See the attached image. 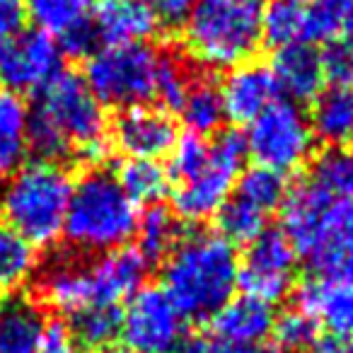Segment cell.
I'll use <instances>...</instances> for the list:
<instances>
[{
  "instance_id": "6da1fadb",
  "label": "cell",
  "mask_w": 353,
  "mask_h": 353,
  "mask_svg": "<svg viewBox=\"0 0 353 353\" xmlns=\"http://www.w3.org/2000/svg\"><path fill=\"white\" fill-rule=\"evenodd\" d=\"M109 150V119L78 73L61 70L30 107V152L63 165L70 157L99 162Z\"/></svg>"
},
{
  "instance_id": "7a4b0ae2",
  "label": "cell",
  "mask_w": 353,
  "mask_h": 353,
  "mask_svg": "<svg viewBox=\"0 0 353 353\" xmlns=\"http://www.w3.org/2000/svg\"><path fill=\"white\" fill-rule=\"evenodd\" d=\"M281 218L283 235L314 276L353 281V201L332 199L307 179L288 189Z\"/></svg>"
},
{
  "instance_id": "3957f363",
  "label": "cell",
  "mask_w": 353,
  "mask_h": 353,
  "mask_svg": "<svg viewBox=\"0 0 353 353\" xmlns=\"http://www.w3.org/2000/svg\"><path fill=\"white\" fill-rule=\"evenodd\" d=\"M240 259L221 235L192 232L176 242L162 264V285L184 319H213L237 290Z\"/></svg>"
},
{
  "instance_id": "277c9868",
  "label": "cell",
  "mask_w": 353,
  "mask_h": 353,
  "mask_svg": "<svg viewBox=\"0 0 353 353\" xmlns=\"http://www.w3.org/2000/svg\"><path fill=\"white\" fill-rule=\"evenodd\" d=\"M261 0H194L182 22L187 54L206 68H235L264 44Z\"/></svg>"
},
{
  "instance_id": "5b68a950",
  "label": "cell",
  "mask_w": 353,
  "mask_h": 353,
  "mask_svg": "<svg viewBox=\"0 0 353 353\" xmlns=\"http://www.w3.org/2000/svg\"><path fill=\"white\" fill-rule=\"evenodd\" d=\"M136 225L138 206L112 172L92 167L73 184L63 237L75 252L104 254L126 247L136 235Z\"/></svg>"
},
{
  "instance_id": "8992f818",
  "label": "cell",
  "mask_w": 353,
  "mask_h": 353,
  "mask_svg": "<svg viewBox=\"0 0 353 353\" xmlns=\"http://www.w3.org/2000/svg\"><path fill=\"white\" fill-rule=\"evenodd\" d=\"M73 176L59 162L32 160L8 176L0 208L12 230L39 247H51L63 235Z\"/></svg>"
},
{
  "instance_id": "52a82bcc",
  "label": "cell",
  "mask_w": 353,
  "mask_h": 353,
  "mask_svg": "<svg viewBox=\"0 0 353 353\" xmlns=\"http://www.w3.org/2000/svg\"><path fill=\"white\" fill-rule=\"evenodd\" d=\"M165 51L152 44L97 46L85 63V83L102 107L119 112L155 102L157 78Z\"/></svg>"
},
{
  "instance_id": "ba28073f",
  "label": "cell",
  "mask_w": 353,
  "mask_h": 353,
  "mask_svg": "<svg viewBox=\"0 0 353 353\" xmlns=\"http://www.w3.org/2000/svg\"><path fill=\"white\" fill-rule=\"evenodd\" d=\"M247 155L259 167L288 176L312 157L314 133L303 107L288 99H276L254 121L247 123Z\"/></svg>"
},
{
  "instance_id": "9c48e42d",
  "label": "cell",
  "mask_w": 353,
  "mask_h": 353,
  "mask_svg": "<svg viewBox=\"0 0 353 353\" xmlns=\"http://www.w3.org/2000/svg\"><path fill=\"white\" fill-rule=\"evenodd\" d=\"M247 148L240 133L223 131L211 138L208 160L192 179L176 184L172 206L179 221L201 223L216 216V211L230 199L242 170H245Z\"/></svg>"
},
{
  "instance_id": "30bf717a",
  "label": "cell",
  "mask_w": 353,
  "mask_h": 353,
  "mask_svg": "<svg viewBox=\"0 0 353 353\" xmlns=\"http://www.w3.org/2000/svg\"><path fill=\"white\" fill-rule=\"evenodd\" d=\"M295 269H298V252L293 250L290 240L283 235V230L266 228L247 245L240 261L237 288L247 298L274 307L293 290Z\"/></svg>"
},
{
  "instance_id": "8fae6325",
  "label": "cell",
  "mask_w": 353,
  "mask_h": 353,
  "mask_svg": "<svg viewBox=\"0 0 353 353\" xmlns=\"http://www.w3.org/2000/svg\"><path fill=\"white\" fill-rule=\"evenodd\" d=\"M184 322L165 290L143 285L121 312V339L133 353H174L184 341Z\"/></svg>"
},
{
  "instance_id": "7c38bea8",
  "label": "cell",
  "mask_w": 353,
  "mask_h": 353,
  "mask_svg": "<svg viewBox=\"0 0 353 353\" xmlns=\"http://www.w3.org/2000/svg\"><path fill=\"white\" fill-rule=\"evenodd\" d=\"M61 63L59 44L37 30H22L0 41V85H8V92H39L63 70Z\"/></svg>"
},
{
  "instance_id": "4fadbf2b",
  "label": "cell",
  "mask_w": 353,
  "mask_h": 353,
  "mask_svg": "<svg viewBox=\"0 0 353 353\" xmlns=\"http://www.w3.org/2000/svg\"><path fill=\"white\" fill-rule=\"evenodd\" d=\"M92 6L94 0H25V17L63 54L90 56L97 49Z\"/></svg>"
},
{
  "instance_id": "5bb4252c",
  "label": "cell",
  "mask_w": 353,
  "mask_h": 353,
  "mask_svg": "<svg viewBox=\"0 0 353 353\" xmlns=\"http://www.w3.org/2000/svg\"><path fill=\"white\" fill-rule=\"evenodd\" d=\"M176 138V121L160 107H131L119 112L109 126V141L126 157L136 160H160L170 155Z\"/></svg>"
},
{
  "instance_id": "9a60e30c",
  "label": "cell",
  "mask_w": 353,
  "mask_h": 353,
  "mask_svg": "<svg viewBox=\"0 0 353 353\" xmlns=\"http://www.w3.org/2000/svg\"><path fill=\"white\" fill-rule=\"evenodd\" d=\"M295 310L305 312L314 324H322L332 336L353 339V281L312 279L295 288Z\"/></svg>"
},
{
  "instance_id": "2e32d148",
  "label": "cell",
  "mask_w": 353,
  "mask_h": 353,
  "mask_svg": "<svg viewBox=\"0 0 353 353\" xmlns=\"http://www.w3.org/2000/svg\"><path fill=\"white\" fill-rule=\"evenodd\" d=\"M148 261L143 254L131 247L97 254V259L88 261L90 285H92V303L94 305H114L128 300L143 288L148 276Z\"/></svg>"
},
{
  "instance_id": "e0dca14e",
  "label": "cell",
  "mask_w": 353,
  "mask_h": 353,
  "mask_svg": "<svg viewBox=\"0 0 353 353\" xmlns=\"http://www.w3.org/2000/svg\"><path fill=\"white\" fill-rule=\"evenodd\" d=\"M221 94L225 117L235 123H250L279 99V88L269 65L247 61L228 70L221 83Z\"/></svg>"
},
{
  "instance_id": "ac0fdd59",
  "label": "cell",
  "mask_w": 353,
  "mask_h": 353,
  "mask_svg": "<svg viewBox=\"0 0 353 353\" xmlns=\"http://www.w3.org/2000/svg\"><path fill=\"white\" fill-rule=\"evenodd\" d=\"M274 83L288 102H312L324 90L322 54L312 44H288L276 49L269 65Z\"/></svg>"
},
{
  "instance_id": "d6986e66",
  "label": "cell",
  "mask_w": 353,
  "mask_h": 353,
  "mask_svg": "<svg viewBox=\"0 0 353 353\" xmlns=\"http://www.w3.org/2000/svg\"><path fill=\"white\" fill-rule=\"evenodd\" d=\"M37 300L44 307L68 314V317L94 305L88 261L61 256V259L46 264L39 274V281H37Z\"/></svg>"
},
{
  "instance_id": "ffe728a7",
  "label": "cell",
  "mask_w": 353,
  "mask_h": 353,
  "mask_svg": "<svg viewBox=\"0 0 353 353\" xmlns=\"http://www.w3.org/2000/svg\"><path fill=\"white\" fill-rule=\"evenodd\" d=\"M92 27L102 46L143 44L155 37L160 22L138 0H94Z\"/></svg>"
},
{
  "instance_id": "44dd1931",
  "label": "cell",
  "mask_w": 353,
  "mask_h": 353,
  "mask_svg": "<svg viewBox=\"0 0 353 353\" xmlns=\"http://www.w3.org/2000/svg\"><path fill=\"white\" fill-rule=\"evenodd\" d=\"M274 307L254 298H232L211 319V336L223 346H250V343L269 341L274 329Z\"/></svg>"
},
{
  "instance_id": "7402d4cb",
  "label": "cell",
  "mask_w": 353,
  "mask_h": 353,
  "mask_svg": "<svg viewBox=\"0 0 353 353\" xmlns=\"http://www.w3.org/2000/svg\"><path fill=\"white\" fill-rule=\"evenodd\" d=\"M314 141L336 150L353 148V88L329 85L312 99L310 112Z\"/></svg>"
},
{
  "instance_id": "603a6c76",
  "label": "cell",
  "mask_w": 353,
  "mask_h": 353,
  "mask_svg": "<svg viewBox=\"0 0 353 353\" xmlns=\"http://www.w3.org/2000/svg\"><path fill=\"white\" fill-rule=\"evenodd\" d=\"M30 157V104L22 94L0 92V176H10Z\"/></svg>"
},
{
  "instance_id": "cb8c5ba5",
  "label": "cell",
  "mask_w": 353,
  "mask_h": 353,
  "mask_svg": "<svg viewBox=\"0 0 353 353\" xmlns=\"http://www.w3.org/2000/svg\"><path fill=\"white\" fill-rule=\"evenodd\" d=\"M46 319L39 305L25 298L0 303V353H37Z\"/></svg>"
},
{
  "instance_id": "d4e9b609",
  "label": "cell",
  "mask_w": 353,
  "mask_h": 353,
  "mask_svg": "<svg viewBox=\"0 0 353 353\" xmlns=\"http://www.w3.org/2000/svg\"><path fill=\"white\" fill-rule=\"evenodd\" d=\"M176 114L187 123L189 133L196 136H211L218 133L225 121V107H223L221 85L211 75H192V83L187 88L182 104Z\"/></svg>"
},
{
  "instance_id": "484cf974",
  "label": "cell",
  "mask_w": 353,
  "mask_h": 353,
  "mask_svg": "<svg viewBox=\"0 0 353 353\" xmlns=\"http://www.w3.org/2000/svg\"><path fill=\"white\" fill-rule=\"evenodd\" d=\"M114 176L136 206H157L170 194L172 179L157 160L126 157Z\"/></svg>"
},
{
  "instance_id": "4316f807",
  "label": "cell",
  "mask_w": 353,
  "mask_h": 353,
  "mask_svg": "<svg viewBox=\"0 0 353 353\" xmlns=\"http://www.w3.org/2000/svg\"><path fill=\"white\" fill-rule=\"evenodd\" d=\"M138 247L136 250L143 254L148 264L152 261H165V256L176 247V242L182 240V230H179V218L174 211L165 206H148L145 211L138 216L136 235Z\"/></svg>"
},
{
  "instance_id": "83f0119b",
  "label": "cell",
  "mask_w": 353,
  "mask_h": 353,
  "mask_svg": "<svg viewBox=\"0 0 353 353\" xmlns=\"http://www.w3.org/2000/svg\"><path fill=\"white\" fill-rule=\"evenodd\" d=\"M39 271V250L10 225H0V290H17Z\"/></svg>"
},
{
  "instance_id": "f1b7e54d",
  "label": "cell",
  "mask_w": 353,
  "mask_h": 353,
  "mask_svg": "<svg viewBox=\"0 0 353 353\" xmlns=\"http://www.w3.org/2000/svg\"><path fill=\"white\" fill-rule=\"evenodd\" d=\"M70 336L83 351H104L121 336V310L114 305H90L70 314Z\"/></svg>"
},
{
  "instance_id": "f546056e",
  "label": "cell",
  "mask_w": 353,
  "mask_h": 353,
  "mask_svg": "<svg viewBox=\"0 0 353 353\" xmlns=\"http://www.w3.org/2000/svg\"><path fill=\"white\" fill-rule=\"evenodd\" d=\"M310 0H266L261 8L264 41L281 49L288 44H305Z\"/></svg>"
},
{
  "instance_id": "4dcf8cb0",
  "label": "cell",
  "mask_w": 353,
  "mask_h": 353,
  "mask_svg": "<svg viewBox=\"0 0 353 353\" xmlns=\"http://www.w3.org/2000/svg\"><path fill=\"white\" fill-rule=\"evenodd\" d=\"M266 213L259 211L256 206L247 203L237 194H230L225 203L216 211L213 221H216L218 235L230 245H250L256 235L266 230Z\"/></svg>"
},
{
  "instance_id": "1f68e13d",
  "label": "cell",
  "mask_w": 353,
  "mask_h": 353,
  "mask_svg": "<svg viewBox=\"0 0 353 353\" xmlns=\"http://www.w3.org/2000/svg\"><path fill=\"white\" fill-rule=\"evenodd\" d=\"M310 182L332 199L353 201V150L329 148L312 162Z\"/></svg>"
},
{
  "instance_id": "d6a6232c",
  "label": "cell",
  "mask_w": 353,
  "mask_h": 353,
  "mask_svg": "<svg viewBox=\"0 0 353 353\" xmlns=\"http://www.w3.org/2000/svg\"><path fill=\"white\" fill-rule=\"evenodd\" d=\"M235 194L269 216L271 211L281 208L285 194H288V184H285L283 174L254 165L250 170H242L240 179L235 184Z\"/></svg>"
},
{
  "instance_id": "836d02e7",
  "label": "cell",
  "mask_w": 353,
  "mask_h": 353,
  "mask_svg": "<svg viewBox=\"0 0 353 353\" xmlns=\"http://www.w3.org/2000/svg\"><path fill=\"white\" fill-rule=\"evenodd\" d=\"M353 0H310L305 44H327L343 30Z\"/></svg>"
},
{
  "instance_id": "e575fe53",
  "label": "cell",
  "mask_w": 353,
  "mask_h": 353,
  "mask_svg": "<svg viewBox=\"0 0 353 353\" xmlns=\"http://www.w3.org/2000/svg\"><path fill=\"white\" fill-rule=\"evenodd\" d=\"M317 329L319 327L314 324V319L293 307L274 319L271 341L281 353H305L319 339Z\"/></svg>"
},
{
  "instance_id": "d590c367",
  "label": "cell",
  "mask_w": 353,
  "mask_h": 353,
  "mask_svg": "<svg viewBox=\"0 0 353 353\" xmlns=\"http://www.w3.org/2000/svg\"><path fill=\"white\" fill-rule=\"evenodd\" d=\"M192 70L187 68L182 59H176L174 54L162 56L160 65V78H157V90H155V102L165 112H176L179 104H182L187 88L192 83Z\"/></svg>"
},
{
  "instance_id": "8d00e7d4",
  "label": "cell",
  "mask_w": 353,
  "mask_h": 353,
  "mask_svg": "<svg viewBox=\"0 0 353 353\" xmlns=\"http://www.w3.org/2000/svg\"><path fill=\"white\" fill-rule=\"evenodd\" d=\"M322 54L324 80L336 88H353V46L346 41H329Z\"/></svg>"
},
{
  "instance_id": "74e56055",
  "label": "cell",
  "mask_w": 353,
  "mask_h": 353,
  "mask_svg": "<svg viewBox=\"0 0 353 353\" xmlns=\"http://www.w3.org/2000/svg\"><path fill=\"white\" fill-rule=\"evenodd\" d=\"M138 3H143L155 15V20L160 25H170V27L182 25L187 12L194 6V0H138Z\"/></svg>"
},
{
  "instance_id": "f35d334b",
  "label": "cell",
  "mask_w": 353,
  "mask_h": 353,
  "mask_svg": "<svg viewBox=\"0 0 353 353\" xmlns=\"http://www.w3.org/2000/svg\"><path fill=\"white\" fill-rule=\"evenodd\" d=\"M37 353H85V351L75 343V339L70 336L65 324L51 322L44 327V336H41L39 351Z\"/></svg>"
},
{
  "instance_id": "ab89813d",
  "label": "cell",
  "mask_w": 353,
  "mask_h": 353,
  "mask_svg": "<svg viewBox=\"0 0 353 353\" xmlns=\"http://www.w3.org/2000/svg\"><path fill=\"white\" fill-rule=\"evenodd\" d=\"M25 20V0H0V41L22 32Z\"/></svg>"
},
{
  "instance_id": "60d3db41",
  "label": "cell",
  "mask_w": 353,
  "mask_h": 353,
  "mask_svg": "<svg viewBox=\"0 0 353 353\" xmlns=\"http://www.w3.org/2000/svg\"><path fill=\"white\" fill-rule=\"evenodd\" d=\"M305 353H346V339L339 336H319Z\"/></svg>"
},
{
  "instance_id": "b9f144b4",
  "label": "cell",
  "mask_w": 353,
  "mask_h": 353,
  "mask_svg": "<svg viewBox=\"0 0 353 353\" xmlns=\"http://www.w3.org/2000/svg\"><path fill=\"white\" fill-rule=\"evenodd\" d=\"M341 32H343V41L353 46V6H351V10H348V17H346V22H343Z\"/></svg>"
},
{
  "instance_id": "7bdbcfd3",
  "label": "cell",
  "mask_w": 353,
  "mask_h": 353,
  "mask_svg": "<svg viewBox=\"0 0 353 353\" xmlns=\"http://www.w3.org/2000/svg\"><path fill=\"white\" fill-rule=\"evenodd\" d=\"M99 353H133V351H128V348H104Z\"/></svg>"
},
{
  "instance_id": "ee69618b",
  "label": "cell",
  "mask_w": 353,
  "mask_h": 353,
  "mask_svg": "<svg viewBox=\"0 0 353 353\" xmlns=\"http://www.w3.org/2000/svg\"><path fill=\"white\" fill-rule=\"evenodd\" d=\"M0 218H3V208H0Z\"/></svg>"
}]
</instances>
